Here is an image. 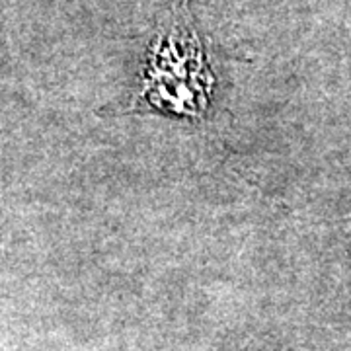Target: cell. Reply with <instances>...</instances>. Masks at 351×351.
I'll list each match as a JSON object with an SVG mask.
<instances>
[{
	"label": "cell",
	"instance_id": "obj_1",
	"mask_svg": "<svg viewBox=\"0 0 351 351\" xmlns=\"http://www.w3.org/2000/svg\"><path fill=\"white\" fill-rule=\"evenodd\" d=\"M213 92V69L189 20L188 0H174L168 24L152 39L131 112L201 119L209 112Z\"/></svg>",
	"mask_w": 351,
	"mask_h": 351
}]
</instances>
